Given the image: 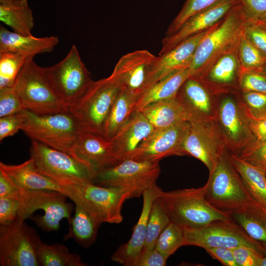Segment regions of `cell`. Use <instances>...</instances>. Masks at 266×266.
<instances>
[{"instance_id": "cb8c5ba5", "label": "cell", "mask_w": 266, "mask_h": 266, "mask_svg": "<svg viewBox=\"0 0 266 266\" xmlns=\"http://www.w3.org/2000/svg\"><path fill=\"white\" fill-rule=\"evenodd\" d=\"M0 171L19 189L52 190L61 192V188L58 184L40 173L31 158L19 165H8L0 162Z\"/></svg>"}, {"instance_id": "f5cc1de1", "label": "cell", "mask_w": 266, "mask_h": 266, "mask_svg": "<svg viewBox=\"0 0 266 266\" xmlns=\"http://www.w3.org/2000/svg\"><path fill=\"white\" fill-rule=\"evenodd\" d=\"M16 187L0 171V198L10 197Z\"/></svg>"}, {"instance_id": "7a4b0ae2", "label": "cell", "mask_w": 266, "mask_h": 266, "mask_svg": "<svg viewBox=\"0 0 266 266\" xmlns=\"http://www.w3.org/2000/svg\"><path fill=\"white\" fill-rule=\"evenodd\" d=\"M247 21L238 2L200 42L189 67L190 77L201 73L221 56L236 48Z\"/></svg>"}, {"instance_id": "9f6ffc18", "label": "cell", "mask_w": 266, "mask_h": 266, "mask_svg": "<svg viewBox=\"0 0 266 266\" xmlns=\"http://www.w3.org/2000/svg\"><path fill=\"white\" fill-rule=\"evenodd\" d=\"M257 22H259L266 27V15L264 18H263L260 21Z\"/></svg>"}, {"instance_id": "d6986e66", "label": "cell", "mask_w": 266, "mask_h": 266, "mask_svg": "<svg viewBox=\"0 0 266 266\" xmlns=\"http://www.w3.org/2000/svg\"><path fill=\"white\" fill-rule=\"evenodd\" d=\"M215 25L189 37L169 51L157 56L149 72L145 92L168 75L189 68L200 42Z\"/></svg>"}, {"instance_id": "9c48e42d", "label": "cell", "mask_w": 266, "mask_h": 266, "mask_svg": "<svg viewBox=\"0 0 266 266\" xmlns=\"http://www.w3.org/2000/svg\"><path fill=\"white\" fill-rule=\"evenodd\" d=\"M160 173L159 162L128 159L98 171L93 183L123 190L133 198L142 195L156 184Z\"/></svg>"}, {"instance_id": "4fadbf2b", "label": "cell", "mask_w": 266, "mask_h": 266, "mask_svg": "<svg viewBox=\"0 0 266 266\" xmlns=\"http://www.w3.org/2000/svg\"><path fill=\"white\" fill-rule=\"evenodd\" d=\"M30 155L38 170L54 180L72 178L91 182L97 173L69 154L32 140Z\"/></svg>"}, {"instance_id": "8fae6325", "label": "cell", "mask_w": 266, "mask_h": 266, "mask_svg": "<svg viewBox=\"0 0 266 266\" xmlns=\"http://www.w3.org/2000/svg\"><path fill=\"white\" fill-rule=\"evenodd\" d=\"M184 245H193L205 249L224 247L233 249L239 246L253 248L262 256L266 248L251 238L232 220H217L203 227L183 228Z\"/></svg>"}, {"instance_id": "c3c4849f", "label": "cell", "mask_w": 266, "mask_h": 266, "mask_svg": "<svg viewBox=\"0 0 266 266\" xmlns=\"http://www.w3.org/2000/svg\"><path fill=\"white\" fill-rule=\"evenodd\" d=\"M167 259L155 248L152 250L143 248L134 266H165Z\"/></svg>"}, {"instance_id": "7dc6e473", "label": "cell", "mask_w": 266, "mask_h": 266, "mask_svg": "<svg viewBox=\"0 0 266 266\" xmlns=\"http://www.w3.org/2000/svg\"><path fill=\"white\" fill-rule=\"evenodd\" d=\"M247 20L260 21L266 15V0H238Z\"/></svg>"}, {"instance_id": "83f0119b", "label": "cell", "mask_w": 266, "mask_h": 266, "mask_svg": "<svg viewBox=\"0 0 266 266\" xmlns=\"http://www.w3.org/2000/svg\"><path fill=\"white\" fill-rule=\"evenodd\" d=\"M191 75L189 68L172 73L149 88L137 100L134 112L160 100L175 98L183 83Z\"/></svg>"}, {"instance_id": "9a60e30c", "label": "cell", "mask_w": 266, "mask_h": 266, "mask_svg": "<svg viewBox=\"0 0 266 266\" xmlns=\"http://www.w3.org/2000/svg\"><path fill=\"white\" fill-rule=\"evenodd\" d=\"M189 127L190 121H185L168 128L154 129L129 159L159 162L170 156H183V145Z\"/></svg>"}, {"instance_id": "3957f363", "label": "cell", "mask_w": 266, "mask_h": 266, "mask_svg": "<svg viewBox=\"0 0 266 266\" xmlns=\"http://www.w3.org/2000/svg\"><path fill=\"white\" fill-rule=\"evenodd\" d=\"M19 114L20 130L32 140L69 154L78 137L83 132L68 110L41 114L24 109Z\"/></svg>"}, {"instance_id": "f6af8a7d", "label": "cell", "mask_w": 266, "mask_h": 266, "mask_svg": "<svg viewBox=\"0 0 266 266\" xmlns=\"http://www.w3.org/2000/svg\"><path fill=\"white\" fill-rule=\"evenodd\" d=\"M237 266H259L262 255L252 248L239 246L232 249Z\"/></svg>"}, {"instance_id": "30bf717a", "label": "cell", "mask_w": 266, "mask_h": 266, "mask_svg": "<svg viewBox=\"0 0 266 266\" xmlns=\"http://www.w3.org/2000/svg\"><path fill=\"white\" fill-rule=\"evenodd\" d=\"M41 240L24 221L0 225V265L39 266L37 250Z\"/></svg>"}, {"instance_id": "e0dca14e", "label": "cell", "mask_w": 266, "mask_h": 266, "mask_svg": "<svg viewBox=\"0 0 266 266\" xmlns=\"http://www.w3.org/2000/svg\"><path fill=\"white\" fill-rule=\"evenodd\" d=\"M157 56L147 50H137L122 56L112 72L121 88L138 99L145 92L151 68Z\"/></svg>"}, {"instance_id": "4dcf8cb0", "label": "cell", "mask_w": 266, "mask_h": 266, "mask_svg": "<svg viewBox=\"0 0 266 266\" xmlns=\"http://www.w3.org/2000/svg\"><path fill=\"white\" fill-rule=\"evenodd\" d=\"M138 98L121 88L105 121L102 135L110 140L134 112Z\"/></svg>"}, {"instance_id": "f907efd6", "label": "cell", "mask_w": 266, "mask_h": 266, "mask_svg": "<svg viewBox=\"0 0 266 266\" xmlns=\"http://www.w3.org/2000/svg\"><path fill=\"white\" fill-rule=\"evenodd\" d=\"M214 259L218 260L225 266H237L233 255L232 249L215 247L205 249Z\"/></svg>"}, {"instance_id": "6f0895ef", "label": "cell", "mask_w": 266, "mask_h": 266, "mask_svg": "<svg viewBox=\"0 0 266 266\" xmlns=\"http://www.w3.org/2000/svg\"></svg>"}, {"instance_id": "4316f807", "label": "cell", "mask_w": 266, "mask_h": 266, "mask_svg": "<svg viewBox=\"0 0 266 266\" xmlns=\"http://www.w3.org/2000/svg\"><path fill=\"white\" fill-rule=\"evenodd\" d=\"M140 112L154 129L166 128L190 120L188 114L175 98L151 103Z\"/></svg>"}, {"instance_id": "6da1fadb", "label": "cell", "mask_w": 266, "mask_h": 266, "mask_svg": "<svg viewBox=\"0 0 266 266\" xmlns=\"http://www.w3.org/2000/svg\"><path fill=\"white\" fill-rule=\"evenodd\" d=\"M61 192L87 209L101 223L119 224L125 201L131 198L126 191L98 185L93 182L72 178L55 179Z\"/></svg>"}, {"instance_id": "ab89813d", "label": "cell", "mask_w": 266, "mask_h": 266, "mask_svg": "<svg viewBox=\"0 0 266 266\" xmlns=\"http://www.w3.org/2000/svg\"><path fill=\"white\" fill-rule=\"evenodd\" d=\"M238 96L248 116L266 118V93L240 91Z\"/></svg>"}, {"instance_id": "484cf974", "label": "cell", "mask_w": 266, "mask_h": 266, "mask_svg": "<svg viewBox=\"0 0 266 266\" xmlns=\"http://www.w3.org/2000/svg\"><path fill=\"white\" fill-rule=\"evenodd\" d=\"M228 214L251 238L266 248V206L253 200Z\"/></svg>"}, {"instance_id": "681fc988", "label": "cell", "mask_w": 266, "mask_h": 266, "mask_svg": "<svg viewBox=\"0 0 266 266\" xmlns=\"http://www.w3.org/2000/svg\"><path fill=\"white\" fill-rule=\"evenodd\" d=\"M19 112L0 118V140L16 133L21 128Z\"/></svg>"}, {"instance_id": "ba28073f", "label": "cell", "mask_w": 266, "mask_h": 266, "mask_svg": "<svg viewBox=\"0 0 266 266\" xmlns=\"http://www.w3.org/2000/svg\"><path fill=\"white\" fill-rule=\"evenodd\" d=\"M238 93L216 97L215 121L228 151L237 156L257 142Z\"/></svg>"}, {"instance_id": "277c9868", "label": "cell", "mask_w": 266, "mask_h": 266, "mask_svg": "<svg viewBox=\"0 0 266 266\" xmlns=\"http://www.w3.org/2000/svg\"><path fill=\"white\" fill-rule=\"evenodd\" d=\"M121 89L119 81L112 74L93 81L67 110L83 132L102 135L105 121Z\"/></svg>"}, {"instance_id": "2e32d148", "label": "cell", "mask_w": 266, "mask_h": 266, "mask_svg": "<svg viewBox=\"0 0 266 266\" xmlns=\"http://www.w3.org/2000/svg\"><path fill=\"white\" fill-rule=\"evenodd\" d=\"M241 72L237 47L221 56L201 73L191 77L198 81L212 95L218 97L239 93Z\"/></svg>"}, {"instance_id": "816d5d0a", "label": "cell", "mask_w": 266, "mask_h": 266, "mask_svg": "<svg viewBox=\"0 0 266 266\" xmlns=\"http://www.w3.org/2000/svg\"><path fill=\"white\" fill-rule=\"evenodd\" d=\"M247 116L250 130L257 142H266V118H256Z\"/></svg>"}, {"instance_id": "d4e9b609", "label": "cell", "mask_w": 266, "mask_h": 266, "mask_svg": "<svg viewBox=\"0 0 266 266\" xmlns=\"http://www.w3.org/2000/svg\"><path fill=\"white\" fill-rule=\"evenodd\" d=\"M59 43L57 36L35 37L11 32L0 27V52H11L33 58L39 54L51 52Z\"/></svg>"}, {"instance_id": "7bdbcfd3", "label": "cell", "mask_w": 266, "mask_h": 266, "mask_svg": "<svg viewBox=\"0 0 266 266\" xmlns=\"http://www.w3.org/2000/svg\"><path fill=\"white\" fill-rule=\"evenodd\" d=\"M238 157L266 172V142H256Z\"/></svg>"}, {"instance_id": "5b68a950", "label": "cell", "mask_w": 266, "mask_h": 266, "mask_svg": "<svg viewBox=\"0 0 266 266\" xmlns=\"http://www.w3.org/2000/svg\"><path fill=\"white\" fill-rule=\"evenodd\" d=\"M159 197L171 221L183 228L203 227L217 220H231L206 199L204 187L161 191Z\"/></svg>"}, {"instance_id": "ee69618b", "label": "cell", "mask_w": 266, "mask_h": 266, "mask_svg": "<svg viewBox=\"0 0 266 266\" xmlns=\"http://www.w3.org/2000/svg\"><path fill=\"white\" fill-rule=\"evenodd\" d=\"M240 91L266 93V77L253 71H242Z\"/></svg>"}, {"instance_id": "ffe728a7", "label": "cell", "mask_w": 266, "mask_h": 266, "mask_svg": "<svg viewBox=\"0 0 266 266\" xmlns=\"http://www.w3.org/2000/svg\"><path fill=\"white\" fill-rule=\"evenodd\" d=\"M70 155L96 173L121 163L110 141L101 135L87 132L80 134Z\"/></svg>"}, {"instance_id": "8d00e7d4", "label": "cell", "mask_w": 266, "mask_h": 266, "mask_svg": "<svg viewBox=\"0 0 266 266\" xmlns=\"http://www.w3.org/2000/svg\"><path fill=\"white\" fill-rule=\"evenodd\" d=\"M184 245L183 228L170 221L159 236L155 248L166 257L174 253L180 247Z\"/></svg>"}, {"instance_id": "7c38bea8", "label": "cell", "mask_w": 266, "mask_h": 266, "mask_svg": "<svg viewBox=\"0 0 266 266\" xmlns=\"http://www.w3.org/2000/svg\"><path fill=\"white\" fill-rule=\"evenodd\" d=\"M45 68L55 91L67 109L93 81L75 45L71 46L62 61Z\"/></svg>"}, {"instance_id": "f546056e", "label": "cell", "mask_w": 266, "mask_h": 266, "mask_svg": "<svg viewBox=\"0 0 266 266\" xmlns=\"http://www.w3.org/2000/svg\"><path fill=\"white\" fill-rule=\"evenodd\" d=\"M75 204V213L69 224V231L64 239L73 238L80 246L87 248L96 240L101 223L87 209L78 203Z\"/></svg>"}, {"instance_id": "b9f144b4", "label": "cell", "mask_w": 266, "mask_h": 266, "mask_svg": "<svg viewBox=\"0 0 266 266\" xmlns=\"http://www.w3.org/2000/svg\"><path fill=\"white\" fill-rule=\"evenodd\" d=\"M243 33L260 51L266 56V27L259 22L247 20Z\"/></svg>"}, {"instance_id": "44dd1931", "label": "cell", "mask_w": 266, "mask_h": 266, "mask_svg": "<svg viewBox=\"0 0 266 266\" xmlns=\"http://www.w3.org/2000/svg\"><path fill=\"white\" fill-rule=\"evenodd\" d=\"M175 98L188 114L190 121H215L216 97L194 78L186 80Z\"/></svg>"}, {"instance_id": "74e56055", "label": "cell", "mask_w": 266, "mask_h": 266, "mask_svg": "<svg viewBox=\"0 0 266 266\" xmlns=\"http://www.w3.org/2000/svg\"><path fill=\"white\" fill-rule=\"evenodd\" d=\"M237 55L242 71H255L266 60L260 51L242 33L237 45Z\"/></svg>"}, {"instance_id": "5bb4252c", "label": "cell", "mask_w": 266, "mask_h": 266, "mask_svg": "<svg viewBox=\"0 0 266 266\" xmlns=\"http://www.w3.org/2000/svg\"><path fill=\"white\" fill-rule=\"evenodd\" d=\"M227 151L215 122L190 121L183 145L184 155H190L199 160L210 172Z\"/></svg>"}, {"instance_id": "f1b7e54d", "label": "cell", "mask_w": 266, "mask_h": 266, "mask_svg": "<svg viewBox=\"0 0 266 266\" xmlns=\"http://www.w3.org/2000/svg\"><path fill=\"white\" fill-rule=\"evenodd\" d=\"M0 20L16 33L32 34L34 19L27 0H0Z\"/></svg>"}, {"instance_id": "db71d44e", "label": "cell", "mask_w": 266, "mask_h": 266, "mask_svg": "<svg viewBox=\"0 0 266 266\" xmlns=\"http://www.w3.org/2000/svg\"><path fill=\"white\" fill-rule=\"evenodd\" d=\"M253 72H255L262 76L266 77V60L259 69Z\"/></svg>"}, {"instance_id": "e575fe53", "label": "cell", "mask_w": 266, "mask_h": 266, "mask_svg": "<svg viewBox=\"0 0 266 266\" xmlns=\"http://www.w3.org/2000/svg\"><path fill=\"white\" fill-rule=\"evenodd\" d=\"M170 221V217L159 196L151 206L143 248L148 250L154 249L159 236Z\"/></svg>"}, {"instance_id": "8992f818", "label": "cell", "mask_w": 266, "mask_h": 266, "mask_svg": "<svg viewBox=\"0 0 266 266\" xmlns=\"http://www.w3.org/2000/svg\"><path fill=\"white\" fill-rule=\"evenodd\" d=\"M24 109L38 114H50L67 109L55 91L45 67L29 59L13 86Z\"/></svg>"}, {"instance_id": "d6a6232c", "label": "cell", "mask_w": 266, "mask_h": 266, "mask_svg": "<svg viewBox=\"0 0 266 266\" xmlns=\"http://www.w3.org/2000/svg\"><path fill=\"white\" fill-rule=\"evenodd\" d=\"M67 197L59 192L43 207L44 214L33 216V220L41 229L46 232L57 231L61 221L66 218L71 221L72 205L66 201Z\"/></svg>"}, {"instance_id": "7402d4cb", "label": "cell", "mask_w": 266, "mask_h": 266, "mask_svg": "<svg viewBox=\"0 0 266 266\" xmlns=\"http://www.w3.org/2000/svg\"><path fill=\"white\" fill-rule=\"evenodd\" d=\"M162 191L156 184L143 193L141 214L133 229L131 237L127 242L120 245L113 254L111 256L112 261L125 266H134L144 247L151 206Z\"/></svg>"}, {"instance_id": "836d02e7", "label": "cell", "mask_w": 266, "mask_h": 266, "mask_svg": "<svg viewBox=\"0 0 266 266\" xmlns=\"http://www.w3.org/2000/svg\"><path fill=\"white\" fill-rule=\"evenodd\" d=\"M37 259L41 266H85L80 257L71 253L63 244H48L40 240L37 250Z\"/></svg>"}, {"instance_id": "d590c367", "label": "cell", "mask_w": 266, "mask_h": 266, "mask_svg": "<svg viewBox=\"0 0 266 266\" xmlns=\"http://www.w3.org/2000/svg\"><path fill=\"white\" fill-rule=\"evenodd\" d=\"M31 58L15 52H0V89L13 87L22 68Z\"/></svg>"}, {"instance_id": "1f68e13d", "label": "cell", "mask_w": 266, "mask_h": 266, "mask_svg": "<svg viewBox=\"0 0 266 266\" xmlns=\"http://www.w3.org/2000/svg\"><path fill=\"white\" fill-rule=\"evenodd\" d=\"M230 159L252 198L266 206V173L231 153Z\"/></svg>"}, {"instance_id": "bcb514c9", "label": "cell", "mask_w": 266, "mask_h": 266, "mask_svg": "<svg viewBox=\"0 0 266 266\" xmlns=\"http://www.w3.org/2000/svg\"><path fill=\"white\" fill-rule=\"evenodd\" d=\"M19 202L13 197L0 198V225H7L17 219Z\"/></svg>"}, {"instance_id": "f35d334b", "label": "cell", "mask_w": 266, "mask_h": 266, "mask_svg": "<svg viewBox=\"0 0 266 266\" xmlns=\"http://www.w3.org/2000/svg\"><path fill=\"white\" fill-rule=\"evenodd\" d=\"M222 0H186L168 27L165 36L175 33L191 16Z\"/></svg>"}, {"instance_id": "60d3db41", "label": "cell", "mask_w": 266, "mask_h": 266, "mask_svg": "<svg viewBox=\"0 0 266 266\" xmlns=\"http://www.w3.org/2000/svg\"><path fill=\"white\" fill-rule=\"evenodd\" d=\"M24 109L14 87L0 89V118L18 113Z\"/></svg>"}, {"instance_id": "52a82bcc", "label": "cell", "mask_w": 266, "mask_h": 266, "mask_svg": "<svg viewBox=\"0 0 266 266\" xmlns=\"http://www.w3.org/2000/svg\"><path fill=\"white\" fill-rule=\"evenodd\" d=\"M207 200L217 209L228 214L244 206L254 199L233 166L227 151L209 172L203 186Z\"/></svg>"}, {"instance_id": "11a10c76", "label": "cell", "mask_w": 266, "mask_h": 266, "mask_svg": "<svg viewBox=\"0 0 266 266\" xmlns=\"http://www.w3.org/2000/svg\"><path fill=\"white\" fill-rule=\"evenodd\" d=\"M259 266H266V251L262 255L259 262Z\"/></svg>"}, {"instance_id": "603a6c76", "label": "cell", "mask_w": 266, "mask_h": 266, "mask_svg": "<svg viewBox=\"0 0 266 266\" xmlns=\"http://www.w3.org/2000/svg\"><path fill=\"white\" fill-rule=\"evenodd\" d=\"M154 128L140 112H134L129 120L109 140L120 162L129 159Z\"/></svg>"}, {"instance_id": "ac0fdd59", "label": "cell", "mask_w": 266, "mask_h": 266, "mask_svg": "<svg viewBox=\"0 0 266 266\" xmlns=\"http://www.w3.org/2000/svg\"><path fill=\"white\" fill-rule=\"evenodd\" d=\"M238 2V0H222L192 15L175 33L162 39L159 55L169 51L189 37L210 29Z\"/></svg>"}]
</instances>
